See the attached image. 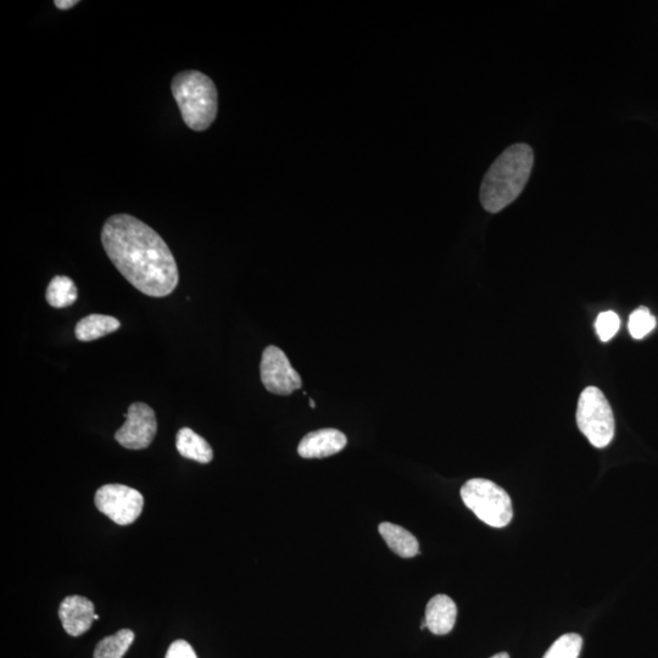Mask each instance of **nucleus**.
<instances>
[{
	"label": "nucleus",
	"instance_id": "obj_1",
	"mask_svg": "<svg viewBox=\"0 0 658 658\" xmlns=\"http://www.w3.org/2000/svg\"><path fill=\"white\" fill-rule=\"evenodd\" d=\"M105 253L133 287L152 298L174 293L180 273L169 245L147 223L131 215L109 217L103 227Z\"/></svg>",
	"mask_w": 658,
	"mask_h": 658
},
{
	"label": "nucleus",
	"instance_id": "obj_2",
	"mask_svg": "<svg viewBox=\"0 0 658 658\" xmlns=\"http://www.w3.org/2000/svg\"><path fill=\"white\" fill-rule=\"evenodd\" d=\"M534 154L524 143L507 148L490 167L481 187V203L488 213L496 214L520 197L531 176Z\"/></svg>",
	"mask_w": 658,
	"mask_h": 658
},
{
	"label": "nucleus",
	"instance_id": "obj_3",
	"mask_svg": "<svg viewBox=\"0 0 658 658\" xmlns=\"http://www.w3.org/2000/svg\"><path fill=\"white\" fill-rule=\"evenodd\" d=\"M171 91L184 124L195 132L208 130L219 110V96L213 80L199 71H183L174 77Z\"/></svg>",
	"mask_w": 658,
	"mask_h": 658
},
{
	"label": "nucleus",
	"instance_id": "obj_4",
	"mask_svg": "<svg viewBox=\"0 0 658 658\" xmlns=\"http://www.w3.org/2000/svg\"><path fill=\"white\" fill-rule=\"evenodd\" d=\"M464 504L490 527L509 526L513 517L512 501L509 494L488 479L475 478L461 488Z\"/></svg>",
	"mask_w": 658,
	"mask_h": 658
},
{
	"label": "nucleus",
	"instance_id": "obj_5",
	"mask_svg": "<svg viewBox=\"0 0 658 658\" xmlns=\"http://www.w3.org/2000/svg\"><path fill=\"white\" fill-rule=\"evenodd\" d=\"M577 425L595 448L604 449L615 438V416L599 388L583 390L578 401Z\"/></svg>",
	"mask_w": 658,
	"mask_h": 658
},
{
	"label": "nucleus",
	"instance_id": "obj_6",
	"mask_svg": "<svg viewBox=\"0 0 658 658\" xmlns=\"http://www.w3.org/2000/svg\"><path fill=\"white\" fill-rule=\"evenodd\" d=\"M97 509L119 526L135 523L141 516L144 498L138 490L122 484H107L94 498Z\"/></svg>",
	"mask_w": 658,
	"mask_h": 658
},
{
	"label": "nucleus",
	"instance_id": "obj_7",
	"mask_svg": "<svg viewBox=\"0 0 658 658\" xmlns=\"http://www.w3.org/2000/svg\"><path fill=\"white\" fill-rule=\"evenodd\" d=\"M260 375L262 384L272 394L291 395L303 386L287 355L275 345H270L262 353Z\"/></svg>",
	"mask_w": 658,
	"mask_h": 658
},
{
	"label": "nucleus",
	"instance_id": "obj_8",
	"mask_svg": "<svg viewBox=\"0 0 658 658\" xmlns=\"http://www.w3.org/2000/svg\"><path fill=\"white\" fill-rule=\"evenodd\" d=\"M125 417V425L115 433L116 442L130 450L147 449L158 432L152 407L144 403L132 404Z\"/></svg>",
	"mask_w": 658,
	"mask_h": 658
},
{
	"label": "nucleus",
	"instance_id": "obj_9",
	"mask_svg": "<svg viewBox=\"0 0 658 658\" xmlns=\"http://www.w3.org/2000/svg\"><path fill=\"white\" fill-rule=\"evenodd\" d=\"M348 444L345 434L334 428H323L311 432L301 440L298 454L303 459H325L336 455Z\"/></svg>",
	"mask_w": 658,
	"mask_h": 658
},
{
	"label": "nucleus",
	"instance_id": "obj_10",
	"mask_svg": "<svg viewBox=\"0 0 658 658\" xmlns=\"http://www.w3.org/2000/svg\"><path fill=\"white\" fill-rule=\"evenodd\" d=\"M94 616V605L91 600L83 596H68L61 602L59 617L65 632L71 637H80L91 629Z\"/></svg>",
	"mask_w": 658,
	"mask_h": 658
},
{
	"label": "nucleus",
	"instance_id": "obj_11",
	"mask_svg": "<svg viewBox=\"0 0 658 658\" xmlns=\"http://www.w3.org/2000/svg\"><path fill=\"white\" fill-rule=\"evenodd\" d=\"M456 618V604L448 595H436L428 602L425 621L433 634H449L455 627Z\"/></svg>",
	"mask_w": 658,
	"mask_h": 658
},
{
	"label": "nucleus",
	"instance_id": "obj_12",
	"mask_svg": "<svg viewBox=\"0 0 658 658\" xmlns=\"http://www.w3.org/2000/svg\"><path fill=\"white\" fill-rule=\"evenodd\" d=\"M379 533H381L384 542L389 549L404 559H411L420 554V544L409 531L405 528L389 522L379 524Z\"/></svg>",
	"mask_w": 658,
	"mask_h": 658
},
{
	"label": "nucleus",
	"instance_id": "obj_13",
	"mask_svg": "<svg viewBox=\"0 0 658 658\" xmlns=\"http://www.w3.org/2000/svg\"><path fill=\"white\" fill-rule=\"evenodd\" d=\"M176 448L181 456L197 461L199 464H210L214 459L213 449H211L210 444L191 428L186 427L178 431Z\"/></svg>",
	"mask_w": 658,
	"mask_h": 658
},
{
	"label": "nucleus",
	"instance_id": "obj_14",
	"mask_svg": "<svg viewBox=\"0 0 658 658\" xmlns=\"http://www.w3.org/2000/svg\"><path fill=\"white\" fill-rule=\"evenodd\" d=\"M121 327V322L113 316L93 314L77 322L75 336L81 342H93L114 333Z\"/></svg>",
	"mask_w": 658,
	"mask_h": 658
},
{
	"label": "nucleus",
	"instance_id": "obj_15",
	"mask_svg": "<svg viewBox=\"0 0 658 658\" xmlns=\"http://www.w3.org/2000/svg\"><path fill=\"white\" fill-rule=\"evenodd\" d=\"M77 287L71 278L55 276L47 288L46 299L54 309H65L76 303Z\"/></svg>",
	"mask_w": 658,
	"mask_h": 658
},
{
	"label": "nucleus",
	"instance_id": "obj_16",
	"mask_svg": "<svg viewBox=\"0 0 658 658\" xmlns=\"http://www.w3.org/2000/svg\"><path fill=\"white\" fill-rule=\"evenodd\" d=\"M135 640V633L130 629H121L114 635L99 641L94 658H122Z\"/></svg>",
	"mask_w": 658,
	"mask_h": 658
},
{
	"label": "nucleus",
	"instance_id": "obj_17",
	"mask_svg": "<svg viewBox=\"0 0 658 658\" xmlns=\"http://www.w3.org/2000/svg\"><path fill=\"white\" fill-rule=\"evenodd\" d=\"M583 639L581 635L570 633L557 639L543 658H578L581 654Z\"/></svg>",
	"mask_w": 658,
	"mask_h": 658
},
{
	"label": "nucleus",
	"instance_id": "obj_18",
	"mask_svg": "<svg viewBox=\"0 0 658 658\" xmlns=\"http://www.w3.org/2000/svg\"><path fill=\"white\" fill-rule=\"evenodd\" d=\"M629 332L635 339H643L656 327V319L648 308H639L630 315Z\"/></svg>",
	"mask_w": 658,
	"mask_h": 658
},
{
	"label": "nucleus",
	"instance_id": "obj_19",
	"mask_svg": "<svg viewBox=\"0 0 658 658\" xmlns=\"http://www.w3.org/2000/svg\"><path fill=\"white\" fill-rule=\"evenodd\" d=\"M620 327V317L613 311L601 312L595 322L596 333L602 342H609L620 331Z\"/></svg>",
	"mask_w": 658,
	"mask_h": 658
},
{
	"label": "nucleus",
	"instance_id": "obj_20",
	"mask_svg": "<svg viewBox=\"0 0 658 658\" xmlns=\"http://www.w3.org/2000/svg\"><path fill=\"white\" fill-rule=\"evenodd\" d=\"M165 658H198V656L186 640H176L167 650Z\"/></svg>",
	"mask_w": 658,
	"mask_h": 658
},
{
	"label": "nucleus",
	"instance_id": "obj_21",
	"mask_svg": "<svg viewBox=\"0 0 658 658\" xmlns=\"http://www.w3.org/2000/svg\"><path fill=\"white\" fill-rule=\"evenodd\" d=\"M80 2H74V0H55L54 5L60 10H68L74 8Z\"/></svg>",
	"mask_w": 658,
	"mask_h": 658
},
{
	"label": "nucleus",
	"instance_id": "obj_22",
	"mask_svg": "<svg viewBox=\"0 0 658 658\" xmlns=\"http://www.w3.org/2000/svg\"><path fill=\"white\" fill-rule=\"evenodd\" d=\"M492 658H510V656L506 652H501V654L495 655Z\"/></svg>",
	"mask_w": 658,
	"mask_h": 658
},
{
	"label": "nucleus",
	"instance_id": "obj_23",
	"mask_svg": "<svg viewBox=\"0 0 658 658\" xmlns=\"http://www.w3.org/2000/svg\"><path fill=\"white\" fill-rule=\"evenodd\" d=\"M310 405H311L312 409H315L316 405H315L314 400L310 399Z\"/></svg>",
	"mask_w": 658,
	"mask_h": 658
},
{
	"label": "nucleus",
	"instance_id": "obj_24",
	"mask_svg": "<svg viewBox=\"0 0 658 658\" xmlns=\"http://www.w3.org/2000/svg\"><path fill=\"white\" fill-rule=\"evenodd\" d=\"M99 618H100V617H99L98 615L94 616V620H96V621H98Z\"/></svg>",
	"mask_w": 658,
	"mask_h": 658
}]
</instances>
